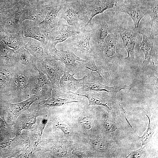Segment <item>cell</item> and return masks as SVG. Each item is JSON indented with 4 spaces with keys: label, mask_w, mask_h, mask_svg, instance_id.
Segmentation results:
<instances>
[{
    "label": "cell",
    "mask_w": 158,
    "mask_h": 158,
    "mask_svg": "<svg viewBox=\"0 0 158 158\" xmlns=\"http://www.w3.org/2000/svg\"><path fill=\"white\" fill-rule=\"evenodd\" d=\"M3 2L2 1V0H0V3H2Z\"/></svg>",
    "instance_id": "b9f144b4"
},
{
    "label": "cell",
    "mask_w": 158,
    "mask_h": 158,
    "mask_svg": "<svg viewBox=\"0 0 158 158\" xmlns=\"http://www.w3.org/2000/svg\"><path fill=\"white\" fill-rule=\"evenodd\" d=\"M36 69L39 75L37 79V87L32 91H37V94L40 97L47 98L51 95V92L55 89L47 75L42 71Z\"/></svg>",
    "instance_id": "44dd1931"
},
{
    "label": "cell",
    "mask_w": 158,
    "mask_h": 158,
    "mask_svg": "<svg viewBox=\"0 0 158 158\" xmlns=\"http://www.w3.org/2000/svg\"><path fill=\"white\" fill-rule=\"evenodd\" d=\"M1 7H0V13H1Z\"/></svg>",
    "instance_id": "7bdbcfd3"
},
{
    "label": "cell",
    "mask_w": 158,
    "mask_h": 158,
    "mask_svg": "<svg viewBox=\"0 0 158 158\" xmlns=\"http://www.w3.org/2000/svg\"><path fill=\"white\" fill-rule=\"evenodd\" d=\"M80 122L85 129H89L91 128V122L90 120L88 118L83 117L80 120Z\"/></svg>",
    "instance_id": "836d02e7"
},
{
    "label": "cell",
    "mask_w": 158,
    "mask_h": 158,
    "mask_svg": "<svg viewBox=\"0 0 158 158\" xmlns=\"http://www.w3.org/2000/svg\"><path fill=\"white\" fill-rule=\"evenodd\" d=\"M11 65L0 63V92L6 91L13 71Z\"/></svg>",
    "instance_id": "d4e9b609"
},
{
    "label": "cell",
    "mask_w": 158,
    "mask_h": 158,
    "mask_svg": "<svg viewBox=\"0 0 158 158\" xmlns=\"http://www.w3.org/2000/svg\"><path fill=\"white\" fill-rule=\"evenodd\" d=\"M57 127L58 128L60 129L65 134L68 135H70L72 134V131L67 125L61 123L58 125Z\"/></svg>",
    "instance_id": "d6a6232c"
},
{
    "label": "cell",
    "mask_w": 158,
    "mask_h": 158,
    "mask_svg": "<svg viewBox=\"0 0 158 158\" xmlns=\"http://www.w3.org/2000/svg\"><path fill=\"white\" fill-rule=\"evenodd\" d=\"M84 3L90 15L87 25L96 16L114 6L115 0H81Z\"/></svg>",
    "instance_id": "ac0fdd59"
},
{
    "label": "cell",
    "mask_w": 158,
    "mask_h": 158,
    "mask_svg": "<svg viewBox=\"0 0 158 158\" xmlns=\"http://www.w3.org/2000/svg\"><path fill=\"white\" fill-rule=\"evenodd\" d=\"M7 33L0 25V40H2L4 37L6 36Z\"/></svg>",
    "instance_id": "8d00e7d4"
},
{
    "label": "cell",
    "mask_w": 158,
    "mask_h": 158,
    "mask_svg": "<svg viewBox=\"0 0 158 158\" xmlns=\"http://www.w3.org/2000/svg\"><path fill=\"white\" fill-rule=\"evenodd\" d=\"M90 17L84 2L80 0L73 2H65L58 13L57 19L64 20L68 25L76 31L80 32L87 25Z\"/></svg>",
    "instance_id": "3957f363"
},
{
    "label": "cell",
    "mask_w": 158,
    "mask_h": 158,
    "mask_svg": "<svg viewBox=\"0 0 158 158\" xmlns=\"http://www.w3.org/2000/svg\"><path fill=\"white\" fill-rule=\"evenodd\" d=\"M54 59L60 61L65 66V71L76 76L87 75L92 71L84 65L88 61L80 58L72 51L69 50L56 49L51 54Z\"/></svg>",
    "instance_id": "5b68a950"
},
{
    "label": "cell",
    "mask_w": 158,
    "mask_h": 158,
    "mask_svg": "<svg viewBox=\"0 0 158 158\" xmlns=\"http://www.w3.org/2000/svg\"><path fill=\"white\" fill-rule=\"evenodd\" d=\"M64 3L61 0H55L51 3L44 19L40 23L49 33L55 26L58 13Z\"/></svg>",
    "instance_id": "d6986e66"
},
{
    "label": "cell",
    "mask_w": 158,
    "mask_h": 158,
    "mask_svg": "<svg viewBox=\"0 0 158 158\" xmlns=\"http://www.w3.org/2000/svg\"><path fill=\"white\" fill-rule=\"evenodd\" d=\"M130 88L129 86L126 85L109 87L102 84L99 81L89 82L87 81L75 93L105 91L112 95L116 96V94L121 90Z\"/></svg>",
    "instance_id": "ffe728a7"
},
{
    "label": "cell",
    "mask_w": 158,
    "mask_h": 158,
    "mask_svg": "<svg viewBox=\"0 0 158 158\" xmlns=\"http://www.w3.org/2000/svg\"><path fill=\"white\" fill-rule=\"evenodd\" d=\"M124 1L125 4L128 5H135L138 4L140 0H118Z\"/></svg>",
    "instance_id": "d590c367"
},
{
    "label": "cell",
    "mask_w": 158,
    "mask_h": 158,
    "mask_svg": "<svg viewBox=\"0 0 158 158\" xmlns=\"http://www.w3.org/2000/svg\"><path fill=\"white\" fill-rule=\"evenodd\" d=\"M13 60L25 66H29L33 61L30 54L24 47L15 51Z\"/></svg>",
    "instance_id": "4316f807"
},
{
    "label": "cell",
    "mask_w": 158,
    "mask_h": 158,
    "mask_svg": "<svg viewBox=\"0 0 158 158\" xmlns=\"http://www.w3.org/2000/svg\"><path fill=\"white\" fill-rule=\"evenodd\" d=\"M36 0H15V1L16 2L21 1L24 2L26 4L32 2Z\"/></svg>",
    "instance_id": "74e56055"
},
{
    "label": "cell",
    "mask_w": 158,
    "mask_h": 158,
    "mask_svg": "<svg viewBox=\"0 0 158 158\" xmlns=\"http://www.w3.org/2000/svg\"><path fill=\"white\" fill-rule=\"evenodd\" d=\"M146 146L141 147L136 150L130 152L127 155V158H141L143 157Z\"/></svg>",
    "instance_id": "1f68e13d"
},
{
    "label": "cell",
    "mask_w": 158,
    "mask_h": 158,
    "mask_svg": "<svg viewBox=\"0 0 158 158\" xmlns=\"http://www.w3.org/2000/svg\"><path fill=\"white\" fill-rule=\"evenodd\" d=\"M15 51L0 40V63L11 65Z\"/></svg>",
    "instance_id": "83f0119b"
},
{
    "label": "cell",
    "mask_w": 158,
    "mask_h": 158,
    "mask_svg": "<svg viewBox=\"0 0 158 158\" xmlns=\"http://www.w3.org/2000/svg\"><path fill=\"white\" fill-rule=\"evenodd\" d=\"M116 14L112 9L106 10L94 17L91 23L87 26L92 32L90 44L92 49L100 45L108 34L117 32L119 25Z\"/></svg>",
    "instance_id": "7a4b0ae2"
},
{
    "label": "cell",
    "mask_w": 158,
    "mask_h": 158,
    "mask_svg": "<svg viewBox=\"0 0 158 158\" xmlns=\"http://www.w3.org/2000/svg\"><path fill=\"white\" fill-rule=\"evenodd\" d=\"M3 2H9L14 1L15 0H2Z\"/></svg>",
    "instance_id": "60d3db41"
},
{
    "label": "cell",
    "mask_w": 158,
    "mask_h": 158,
    "mask_svg": "<svg viewBox=\"0 0 158 158\" xmlns=\"http://www.w3.org/2000/svg\"><path fill=\"white\" fill-rule=\"evenodd\" d=\"M80 33L72 27L65 23L63 19L57 18L56 24L49 33V40L47 45L50 54L56 49L57 44L61 43L70 37Z\"/></svg>",
    "instance_id": "ba28073f"
},
{
    "label": "cell",
    "mask_w": 158,
    "mask_h": 158,
    "mask_svg": "<svg viewBox=\"0 0 158 158\" xmlns=\"http://www.w3.org/2000/svg\"><path fill=\"white\" fill-rule=\"evenodd\" d=\"M37 62H39V68H36L47 75L55 89H60L59 81L65 71L63 63L51 56L43 61Z\"/></svg>",
    "instance_id": "9c48e42d"
},
{
    "label": "cell",
    "mask_w": 158,
    "mask_h": 158,
    "mask_svg": "<svg viewBox=\"0 0 158 158\" xmlns=\"http://www.w3.org/2000/svg\"><path fill=\"white\" fill-rule=\"evenodd\" d=\"M103 126L105 129L109 132L116 131L117 127L115 122L109 118H106L104 121Z\"/></svg>",
    "instance_id": "4dcf8cb0"
},
{
    "label": "cell",
    "mask_w": 158,
    "mask_h": 158,
    "mask_svg": "<svg viewBox=\"0 0 158 158\" xmlns=\"http://www.w3.org/2000/svg\"><path fill=\"white\" fill-rule=\"evenodd\" d=\"M25 37L22 30L14 33H8L2 41L15 51L24 47Z\"/></svg>",
    "instance_id": "603a6c76"
},
{
    "label": "cell",
    "mask_w": 158,
    "mask_h": 158,
    "mask_svg": "<svg viewBox=\"0 0 158 158\" xmlns=\"http://www.w3.org/2000/svg\"><path fill=\"white\" fill-rule=\"evenodd\" d=\"M65 2L70 3L76 2L81 0H61Z\"/></svg>",
    "instance_id": "ab89813d"
},
{
    "label": "cell",
    "mask_w": 158,
    "mask_h": 158,
    "mask_svg": "<svg viewBox=\"0 0 158 158\" xmlns=\"http://www.w3.org/2000/svg\"><path fill=\"white\" fill-rule=\"evenodd\" d=\"M139 33L141 34L142 37V41L140 44L139 47L142 51L145 56L143 63L147 64L149 62L155 55L157 54V49L155 48L154 43L158 37L151 29L145 28L139 30Z\"/></svg>",
    "instance_id": "5bb4252c"
},
{
    "label": "cell",
    "mask_w": 158,
    "mask_h": 158,
    "mask_svg": "<svg viewBox=\"0 0 158 158\" xmlns=\"http://www.w3.org/2000/svg\"><path fill=\"white\" fill-rule=\"evenodd\" d=\"M92 144L96 150L109 153L111 147L109 141L104 138H96L93 140Z\"/></svg>",
    "instance_id": "f1b7e54d"
},
{
    "label": "cell",
    "mask_w": 158,
    "mask_h": 158,
    "mask_svg": "<svg viewBox=\"0 0 158 158\" xmlns=\"http://www.w3.org/2000/svg\"><path fill=\"white\" fill-rule=\"evenodd\" d=\"M78 100L70 98L51 97L47 99L40 101L38 103L40 108H50L62 106L72 102H77Z\"/></svg>",
    "instance_id": "484cf974"
},
{
    "label": "cell",
    "mask_w": 158,
    "mask_h": 158,
    "mask_svg": "<svg viewBox=\"0 0 158 158\" xmlns=\"http://www.w3.org/2000/svg\"><path fill=\"white\" fill-rule=\"evenodd\" d=\"M147 9V14L150 16L151 29L156 36L158 34V0H141Z\"/></svg>",
    "instance_id": "7402d4cb"
},
{
    "label": "cell",
    "mask_w": 158,
    "mask_h": 158,
    "mask_svg": "<svg viewBox=\"0 0 158 158\" xmlns=\"http://www.w3.org/2000/svg\"><path fill=\"white\" fill-rule=\"evenodd\" d=\"M54 152L56 154L59 156H63L66 154L67 151L65 147H62L56 149Z\"/></svg>",
    "instance_id": "e575fe53"
},
{
    "label": "cell",
    "mask_w": 158,
    "mask_h": 158,
    "mask_svg": "<svg viewBox=\"0 0 158 158\" xmlns=\"http://www.w3.org/2000/svg\"><path fill=\"white\" fill-rule=\"evenodd\" d=\"M26 4L22 1L16 2L13 7L0 13V25L7 33H16L21 30L20 20Z\"/></svg>",
    "instance_id": "8992f818"
},
{
    "label": "cell",
    "mask_w": 158,
    "mask_h": 158,
    "mask_svg": "<svg viewBox=\"0 0 158 158\" xmlns=\"http://www.w3.org/2000/svg\"><path fill=\"white\" fill-rule=\"evenodd\" d=\"M20 25L24 37L37 40L47 46L49 39V32L40 23L27 20L23 21Z\"/></svg>",
    "instance_id": "4fadbf2b"
},
{
    "label": "cell",
    "mask_w": 158,
    "mask_h": 158,
    "mask_svg": "<svg viewBox=\"0 0 158 158\" xmlns=\"http://www.w3.org/2000/svg\"><path fill=\"white\" fill-rule=\"evenodd\" d=\"M37 99V96L33 95L21 102L9 104V113L13 120L16 119L22 112L28 110L31 105Z\"/></svg>",
    "instance_id": "cb8c5ba5"
},
{
    "label": "cell",
    "mask_w": 158,
    "mask_h": 158,
    "mask_svg": "<svg viewBox=\"0 0 158 158\" xmlns=\"http://www.w3.org/2000/svg\"><path fill=\"white\" fill-rule=\"evenodd\" d=\"M139 30L128 29L119 25L117 32L121 38L123 48L127 52L128 59L133 63L134 61V49L136 38Z\"/></svg>",
    "instance_id": "9a60e30c"
},
{
    "label": "cell",
    "mask_w": 158,
    "mask_h": 158,
    "mask_svg": "<svg viewBox=\"0 0 158 158\" xmlns=\"http://www.w3.org/2000/svg\"><path fill=\"white\" fill-rule=\"evenodd\" d=\"M50 4H46L39 0L26 4L20 19V24L27 20L38 23L42 21L45 17Z\"/></svg>",
    "instance_id": "7c38bea8"
},
{
    "label": "cell",
    "mask_w": 158,
    "mask_h": 158,
    "mask_svg": "<svg viewBox=\"0 0 158 158\" xmlns=\"http://www.w3.org/2000/svg\"><path fill=\"white\" fill-rule=\"evenodd\" d=\"M24 47L30 54L32 59L37 61H42L51 56L47 46L34 39L25 37Z\"/></svg>",
    "instance_id": "2e32d148"
},
{
    "label": "cell",
    "mask_w": 158,
    "mask_h": 158,
    "mask_svg": "<svg viewBox=\"0 0 158 158\" xmlns=\"http://www.w3.org/2000/svg\"><path fill=\"white\" fill-rule=\"evenodd\" d=\"M29 66H23V69L16 71L11 77L7 91L13 88V90L19 92L32 90L37 87L36 81L38 78L33 76L29 71Z\"/></svg>",
    "instance_id": "52a82bcc"
},
{
    "label": "cell",
    "mask_w": 158,
    "mask_h": 158,
    "mask_svg": "<svg viewBox=\"0 0 158 158\" xmlns=\"http://www.w3.org/2000/svg\"><path fill=\"white\" fill-rule=\"evenodd\" d=\"M123 47L118 32L108 34L103 42L92 49L95 65L99 72L108 74L109 78L126 58L123 54Z\"/></svg>",
    "instance_id": "6da1fadb"
},
{
    "label": "cell",
    "mask_w": 158,
    "mask_h": 158,
    "mask_svg": "<svg viewBox=\"0 0 158 158\" xmlns=\"http://www.w3.org/2000/svg\"><path fill=\"white\" fill-rule=\"evenodd\" d=\"M145 114L148 117L149 120V124L148 126L147 129L142 136L139 137L137 135L138 139L142 142V144L141 147L143 145L146 144L149 142L154 132V130L155 127V124H152V123H151L149 117L146 114Z\"/></svg>",
    "instance_id": "f546056e"
},
{
    "label": "cell",
    "mask_w": 158,
    "mask_h": 158,
    "mask_svg": "<svg viewBox=\"0 0 158 158\" xmlns=\"http://www.w3.org/2000/svg\"><path fill=\"white\" fill-rule=\"evenodd\" d=\"M72 93V92H71ZM78 95L87 97L89 102V105H100L104 106L113 112L122 111H125L117 100L116 96L110 94H104L98 92H87L85 95L72 92Z\"/></svg>",
    "instance_id": "30bf717a"
},
{
    "label": "cell",
    "mask_w": 158,
    "mask_h": 158,
    "mask_svg": "<svg viewBox=\"0 0 158 158\" xmlns=\"http://www.w3.org/2000/svg\"><path fill=\"white\" fill-rule=\"evenodd\" d=\"M39 1H41L42 2L46 4H50V3H52L55 0H39Z\"/></svg>",
    "instance_id": "f35d334b"
},
{
    "label": "cell",
    "mask_w": 158,
    "mask_h": 158,
    "mask_svg": "<svg viewBox=\"0 0 158 158\" xmlns=\"http://www.w3.org/2000/svg\"><path fill=\"white\" fill-rule=\"evenodd\" d=\"M74 74H71L67 71H64L61 78L59 84L61 90L68 93L76 92L88 80L90 77L87 75L80 79H77L74 77Z\"/></svg>",
    "instance_id": "e0dca14e"
},
{
    "label": "cell",
    "mask_w": 158,
    "mask_h": 158,
    "mask_svg": "<svg viewBox=\"0 0 158 158\" xmlns=\"http://www.w3.org/2000/svg\"></svg>",
    "instance_id": "ee69618b"
},
{
    "label": "cell",
    "mask_w": 158,
    "mask_h": 158,
    "mask_svg": "<svg viewBox=\"0 0 158 158\" xmlns=\"http://www.w3.org/2000/svg\"><path fill=\"white\" fill-rule=\"evenodd\" d=\"M112 10L116 14L123 13L128 15L133 21L134 29L137 30H139L140 20L147 14V8L141 0L138 4L131 5L126 4L121 1L115 0Z\"/></svg>",
    "instance_id": "8fae6325"
},
{
    "label": "cell",
    "mask_w": 158,
    "mask_h": 158,
    "mask_svg": "<svg viewBox=\"0 0 158 158\" xmlns=\"http://www.w3.org/2000/svg\"><path fill=\"white\" fill-rule=\"evenodd\" d=\"M91 37V30L86 26L79 34L70 37L61 43L62 49L69 50L74 53L80 51L85 59L95 63L93 50L90 45Z\"/></svg>",
    "instance_id": "277c9868"
}]
</instances>
